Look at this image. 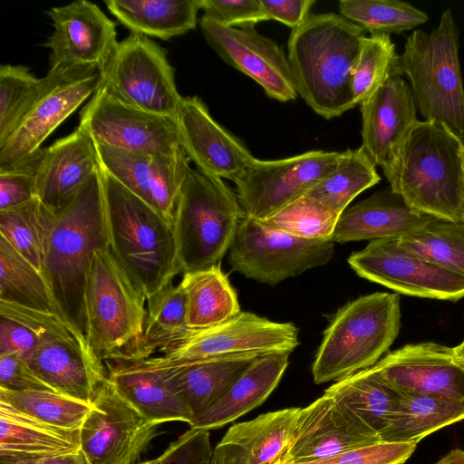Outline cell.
<instances>
[{
	"instance_id": "cell-47",
	"label": "cell",
	"mask_w": 464,
	"mask_h": 464,
	"mask_svg": "<svg viewBox=\"0 0 464 464\" xmlns=\"http://www.w3.org/2000/svg\"><path fill=\"white\" fill-rule=\"evenodd\" d=\"M412 442L377 441L333 457L294 464H404L416 449Z\"/></svg>"
},
{
	"instance_id": "cell-10",
	"label": "cell",
	"mask_w": 464,
	"mask_h": 464,
	"mask_svg": "<svg viewBox=\"0 0 464 464\" xmlns=\"http://www.w3.org/2000/svg\"><path fill=\"white\" fill-rule=\"evenodd\" d=\"M164 48L131 33L118 42L99 71V86L136 108L176 118L182 96Z\"/></svg>"
},
{
	"instance_id": "cell-4",
	"label": "cell",
	"mask_w": 464,
	"mask_h": 464,
	"mask_svg": "<svg viewBox=\"0 0 464 464\" xmlns=\"http://www.w3.org/2000/svg\"><path fill=\"white\" fill-rule=\"evenodd\" d=\"M463 147L445 126L418 121L384 176L412 209L464 221Z\"/></svg>"
},
{
	"instance_id": "cell-25",
	"label": "cell",
	"mask_w": 464,
	"mask_h": 464,
	"mask_svg": "<svg viewBox=\"0 0 464 464\" xmlns=\"http://www.w3.org/2000/svg\"><path fill=\"white\" fill-rule=\"evenodd\" d=\"M99 167L93 140L78 126L71 134L43 148L36 175V196L56 212Z\"/></svg>"
},
{
	"instance_id": "cell-17",
	"label": "cell",
	"mask_w": 464,
	"mask_h": 464,
	"mask_svg": "<svg viewBox=\"0 0 464 464\" xmlns=\"http://www.w3.org/2000/svg\"><path fill=\"white\" fill-rule=\"evenodd\" d=\"M201 33L227 63L258 83L266 94L285 102L297 96L287 55L273 40L255 27H228L203 14Z\"/></svg>"
},
{
	"instance_id": "cell-53",
	"label": "cell",
	"mask_w": 464,
	"mask_h": 464,
	"mask_svg": "<svg viewBox=\"0 0 464 464\" xmlns=\"http://www.w3.org/2000/svg\"><path fill=\"white\" fill-rule=\"evenodd\" d=\"M33 460L34 464H92L81 449L56 456L33 457Z\"/></svg>"
},
{
	"instance_id": "cell-19",
	"label": "cell",
	"mask_w": 464,
	"mask_h": 464,
	"mask_svg": "<svg viewBox=\"0 0 464 464\" xmlns=\"http://www.w3.org/2000/svg\"><path fill=\"white\" fill-rule=\"evenodd\" d=\"M380 441L351 410L327 393L300 408L292 439L276 464L319 460Z\"/></svg>"
},
{
	"instance_id": "cell-15",
	"label": "cell",
	"mask_w": 464,
	"mask_h": 464,
	"mask_svg": "<svg viewBox=\"0 0 464 464\" xmlns=\"http://www.w3.org/2000/svg\"><path fill=\"white\" fill-rule=\"evenodd\" d=\"M156 432L107 378L80 429L81 450L92 464H137Z\"/></svg>"
},
{
	"instance_id": "cell-8",
	"label": "cell",
	"mask_w": 464,
	"mask_h": 464,
	"mask_svg": "<svg viewBox=\"0 0 464 464\" xmlns=\"http://www.w3.org/2000/svg\"><path fill=\"white\" fill-rule=\"evenodd\" d=\"M244 217L237 194L223 179L190 168L173 221L181 272L192 273L220 263Z\"/></svg>"
},
{
	"instance_id": "cell-60",
	"label": "cell",
	"mask_w": 464,
	"mask_h": 464,
	"mask_svg": "<svg viewBox=\"0 0 464 464\" xmlns=\"http://www.w3.org/2000/svg\"><path fill=\"white\" fill-rule=\"evenodd\" d=\"M462 142H463V144H464V141H462ZM463 158H464V147H463Z\"/></svg>"
},
{
	"instance_id": "cell-31",
	"label": "cell",
	"mask_w": 464,
	"mask_h": 464,
	"mask_svg": "<svg viewBox=\"0 0 464 464\" xmlns=\"http://www.w3.org/2000/svg\"><path fill=\"white\" fill-rule=\"evenodd\" d=\"M109 12L131 33L167 40L194 29L199 0H105Z\"/></svg>"
},
{
	"instance_id": "cell-6",
	"label": "cell",
	"mask_w": 464,
	"mask_h": 464,
	"mask_svg": "<svg viewBox=\"0 0 464 464\" xmlns=\"http://www.w3.org/2000/svg\"><path fill=\"white\" fill-rule=\"evenodd\" d=\"M401 327L400 295L377 292L343 305L331 318L316 352V384L339 381L380 361Z\"/></svg>"
},
{
	"instance_id": "cell-38",
	"label": "cell",
	"mask_w": 464,
	"mask_h": 464,
	"mask_svg": "<svg viewBox=\"0 0 464 464\" xmlns=\"http://www.w3.org/2000/svg\"><path fill=\"white\" fill-rule=\"evenodd\" d=\"M54 218L55 212L34 198L0 210V236L42 273Z\"/></svg>"
},
{
	"instance_id": "cell-35",
	"label": "cell",
	"mask_w": 464,
	"mask_h": 464,
	"mask_svg": "<svg viewBox=\"0 0 464 464\" xmlns=\"http://www.w3.org/2000/svg\"><path fill=\"white\" fill-rule=\"evenodd\" d=\"M324 392L351 410L379 439L400 397L372 367L335 382Z\"/></svg>"
},
{
	"instance_id": "cell-11",
	"label": "cell",
	"mask_w": 464,
	"mask_h": 464,
	"mask_svg": "<svg viewBox=\"0 0 464 464\" xmlns=\"http://www.w3.org/2000/svg\"><path fill=\"white\" fill-rule=\"evenodd\" d=\"M334 252L333 240L297 237L245 215L229 247L228 262L233 271L276 285L326 265Z\"/></svg>"
},
{
	"instance_id": "cell-51",
	"label": "cell",
	"mask_w": 464,
	"mask_h": 464,
	"mask_svg": "<svg viewBox=\"0 0 464 464\" xmlns=\"http://www.w3.org/2000/svg\"><path fill=\"white\" fill-rule=\"evenodd\" d=\"M0 388L14 392H55L16 353L0 354Z\"/></svg>"
},
{
	"instance_id": "cell-18",
	"label": "cell",
	"mask_w": 464,
	"mask_h": 464,
	"mask_svg": "<svg viewBox=\"0 0 464 464\" xmlns=\"http://www.w3.org/2000/svg\"><path fill=\"white\" fill-rule=\"evenodd\" d=\"M102 169L173 224L190 160L173 154L140 153L95 144Z\"/></svg>"
},
{
	"instance_id": "cell-40",
	"label": "cell",
	"mask_w": 464,
	"mask_h": 464,
	"mask_svg": "<svg viewBox=\"0 0 464 464\" xmlns=\"http://www.w3.org/2000/svg\"><path fill=\"white\" fill-rule=\"evenodd\" d=\"M69 332L74 334L57 314L0 300V354L24 358L44 338Z\"/></svg>"
},
{
	"instance_id": "cell-27",
	"label": "cell",
	"mask_w": 464,
	"mask_h": 464,
	"mask_svg": "<svg viewBox=\"0 0 464 464\" xmlns=\"http://www.w3.org/2000/svg\"><path fill=\"white\" fill-rule=\"evenodd\" d=\"M433 218L412 209L389 186L348 207L338 219L332 240L347 243L399 238L420 229Z\"/></svg>"
},
{
	"instance_id": "cell-33",
	"label": "cell",
	"mask_w": 464,
	"mask_h": 464,
	"mask_svg": "<svg viewBox=\"0 0 464 464\" xmlns=\"http://www.w3.org/2000/svg\"><path fill=\"white\" fill-rule=\"evenodd\" d=\"M463 420L464 401L401 392L380 440L417 444L432 432Z\"/></svg>"
},
{
	"instance_id": "cell-3",
	"label": "cell",
	"mask_w": 464,
	"mask_h": 464,
	"mask_svg": "<svg viewBox=\"0 0 464 464\" xmlns=\"http://www.w3.org/2000/svg\"><path fill=\"white\" fill-rule=\"evenodd\" d=\"M100 170L108 246L148 302L181 272L173 224Z\"/></svg>"
},
{
	"instance_id": "cell-59",
	"label": "cell",
	"mask_w": 464,
	"mask_h": 464,
	"mask_svg": "<svg viewBox=\"0 0 464 464\" xmlns=\"http://www.w3.org/2000/svg\"><path fill=\"white\" fill-rule=\"evenodd\" d=\"M459 138H460V139H461V140H462L464 141V136H462V137H459Z\"/></svg>"
},
{
	"instance_id": "cell-42",
	"label": "cell",
	"mask_w": 464,
	"mask_h": 464,
	"mask_svg": "<svg viewBox=\"0 0 464 464\" xmlns=\"http://www.w3.org/2000/svg\"><path fill=\"white\" fill-rule=\"evenodd\" d=\"M397 239L404 249L464 275V221L435 218Z\"/></svg>"
},
{
	"instance_id": "cell-49",
	"label": "cell",
	"mask_w": 464,
	"mask_h": 464,
	"mask_svg": "<svg viewBox=\"0 0 464 464\" xmlns=\"http://www.w3.org/2000/svg\"><path fill=\"white\" fill-rule=\"evenodd\" d=\"M199 6L204 14L228 27H255L269 20L260 0H199Z\"/></svg>"
},
{
	"instance_id": "cell-1",
	"label": "cell",
	"mask_w": 464,
	"mask_h": 464,
	"mask_svg": "<svg viewBox=\"0 0 464 464\" xmlns=\"http://www.w3.org/2000/svg\"><path fill=\"white\" fill-rule=\"evenodd\" d=\"M108 246L100 167L55 212L42 274L60 317L84 343V291L92 255Z\"/></svg>"
},
{
	"instance_id": "cell-54",
	"label": "cell",
	"mask_w": 464,
	"mask_h": 464,
	"mask_svg": "<svg viewBox=\"0 0 464 464\" xmlns=\"http://www.w3.org/2000/svg\"><path fill=\"white\" fill-rule=\"evenodd\" d=\"M434 464H464V450H451Z\"/></svg>"
},
{
	"instance_id": "cell-30",
	"label": "cell",
	"mask_w": 464,
	"mask_h": 464,
	"mask_svg": "<svg viewBox=\"0 0 464 464\" xmlns=\"http://www.w3.org/2000/svg\"><path fill=\"white\" fill-rule=\"evenodd\" d=\"M257 357L211 359L169 366L141 362L160 371L168 387L195 417L211 407Z\"/></svg>"
},
{
	"instance_id": "cell-58",
	"label": "cell",
	"mask_w": 464,
	"mask_h": 464,
	"mask_svg": "<svg viewBox=\"0 0 464 464\" xmlns=\"http://www.w3.org/2000/svg\"><path fill=\"white\" fill-rule=\"evenodd\" d=\"M199 464H212V463H211V458H210V459H206L205 461H203V462H201V463H199Z\"/></svg>"
},
{
	"instance_id": "cell-48",
	"label": "cell",
	"mask_w": 464,
	"mask_h": 464,
	"mask_svg": "<svg viewBox=\"0 0 464 464\" xmlns=\"http://www.w3.org/2000/svg\"><path fill=\"white\" fill-rule=\"evenodd\" d=\"M43 148L18 165L0 170V210L23 205L36 196V175Z\"/></svg>"
},
{
	"instance_id": "cell-5",
	"label": "cell",
	"mask_w": 464,
	"mask_h": 464,
	"mask_svg": "<svg viewBox=\"0 0 464 464\" xmlns=\"http://www.w3.org/2000/svg\"><path fill=\"white\" fill-rule=\"evenodd\" d=\"M146 297L109 246L94 252L84 291L85 338L101 361H131L142 341Z\"/></svg>"
},
{
	"instance_id": "cell-39",
	"label": "cell",
	"mask_w": 464,
	"mask_h": 464,
	"mask_svg": "<svg viewBox=\"0 0 464 464\" xmlns=\"http://www.w3.org/2000/svg\"><path fill=\"white\" fill-rule=\"evenodd\" d=\"M0 300L60 316L43 274L2 236Z\"/></svg>"
},
{
	"instance_id": "cell-44",
	"label": "cell",
	"mask_w": 464,
	"mask_h": 464,
	"mask_svg": "<svg viewBox=\"0 0 464 464\" xmlns=\"http://www.w3.org/2000/svg\"><path fill=\"white\" fill-rule=\"evenodd\" d=\"M0 402L52 426L80 430L92 404L48 391L14 392L0 388Z\"/></svg>"
},
{
	"instance_id": "cell-52",
	"label": "cell",
	"mask_w": 464,
	"mask_h": 464,
	"mask_svg": "<svg viewBox=\"0 0 464 464\" xmlns=\"http://www.w3.org/2000/svg\"><path fill=\"white\" fill-rule=\"evenodd\" d=\"M269 19L282 23L292 30L301 26L309 17L314 0H260Z\"/></svg>"
},
{
	"instance_id": "cell-12",
	"label": "cell",
	"mask_w": 464,
	"mask_h": 464,
	"mask_svg": "<svg viewBox=\"0 0 464 464\" xmlns=\"http://www.w3.org/2000/svg\"><path fill=\"white\" fill-rule=\"evenodd\" d=\"M361 277L397 293L457 301L464 297V275L401 247L397 237L371 240L348 257Z\"/></svg>"
},
{
	"instance_id": "cell-32",
	"label": "cell",
	"mask_w": 464,
	"mask_h": 464,
	"mask_svg": "<svg viewBox=\"0 0 464 464\" xmlns=\"http://www.w3.org/2000/svg\"><path fill=\"white\" fill-rule=\"evenodd\" d=\"M80 449V430L49 425L0 402V454L40 458Z\"/></svg>"
},
{
	"instance_id": "cell-20",
	"label": "cell",
	"mask_w": 464,
	"mask_h": 464,
	"mask_svg": "<svg viewBox=\"0 0 464 464\" xmlns=\"http://www.w3.org/2000/svg\"><path fill=\"white\" fill-rule=\"evenodd\" d=\"M397 392L464 401V363L454 347L436 343L408 344L372 366Z\"/></svg>"
},
{
	"instance_id": "cell-36",
	"label": "cell",
	"mask_w": 464,
	"mask_h": 464,
	"mask_svg": "<svg viewBox=\"0 0 464 464\" xmlns=\"http://www.w3.org/2000/svg\"><path fill=\"white\" fill-rule=\"evenodd\" d=\"M69 72L49 70L44 78H37L24 65L0 66V145L35 103Z\"/></svg>"
},
{
	"instance_id": "cell-37",
	"label": "cell",
	"mask_w": 464,
	"mask_h": 464,
	"mask_svg": "<svg viewBox=\"0 0 464 464\" xmlns=\"http://www.w3.org/2000/svg\"><path fill=\"white\" fill-rule=\"evenodd\" d=\"M380 180L376 165L361 146L342 151L335 168L305 195L341 215L359 194Z\"/></svg>"
},
{
	"instance_id": "cell-50",
	"label": "cell",
	"mask_w": 464,
	"mask_h": 464,
	"mask_svg": "<svg viewBox=\"0 0 464 464\" xmlns=\"http://www.w3.org/2000/svg\"><path fill=\"white\" fill-rule=\"evenodd\" d=\"M209 431L189 429L159 456V464H199L212 457Z\"/></svg>"
},
{
	"instance_id": "cell-56",
	"label": "cell",
	"mask_w": 464,
	"mask_h": 464,
	"mask_svg": "<svg viewBox=\"0 0 464 464\" xmlns=\"http://www.w3.org/2000/svg\"><path fill=\"white\" fill-rule=\"evenodd\" d=\"M454 351L457 357L464 363V339L458 346L454 347Z\"/></svg>"
},
{
	"instance_id": "cell-14",
	"label": "cell",
	"mask_w": 464,
	"mask_h": 464,
	"mask_svg": "<svg viewBox=\"0 0 464 464\" xmlns=\"http://www.w3.org/2000/svg\"><path fill=\"white\" fill-rule=\"evenodd\" d=\"M342 152L310 150L276 160L256 159L235 182L248 218L265 220L305 195L337 165Z\"/></svg>"
},
{
	"instance_id": "cell-22",
	"label": "cell",
	"mask_w": 464,
	"mask_h": 464,
	"mask_svg": "<svg viewBox=\"0 0 464 464\" xmlns=\"http://www.w3.org/2000/svg\"><path fill=\"white\" fill-rule=\"evenodd\" d=\"M176 121L183 150L197 169L208 175L235 183L256 160L214 120L197 96L182 97Z\"/></svg>"
},
{
	"instance_id": "cell-21",
	"label": "cell",
	"mask_w": 464,
	"mask_h": 464,
	"mask_svg": "<svg viewBox=\"0 0 464 464\" xmlns=\"http://www.w3.org/2000/svg\"><path fill=\"white\" fill-rule=\"evenodd\" d=\"M100 74L84 68L64 74L32 108L11 136L0 145V170L26 160L48 136L96 92Z\"/></svg>"
},
{
	"instance_id": "cell-29",
	"label": "cell",
	"mask_w": 464,
	"mask_h": 464,
	"mask_svg": "<svg viewBox=\"0 0 464 464\" xmlns=\"http://www.w3.org/2000/svg\"><path fill=\"white\" fill-rule=\"evenodd\" d=\"M107 378L149 421L190 423L193 413L168 387L160 370L141 361H106Z\"/></svg>"
},
{
	"instance_id": "cell-45",
	"label": "cell",
	"mask_w": 464,
	"mask_h": 464,
	"mask_svg": "<svg viewBox=\"0 0 464 464\" xmlns=\"http://www.w3.org/2000/svg\"><path fill=\"white\" fill-rule=\"evenodd\" d=\"M398 54L390 34L364 36L352 72L351 89L355 105L371 95L396 69Z\"/></svg>"
},
{
	"instance_id": "cell-46",
	"label": "cell",
	"mask_w": 464,
	"mask_h": 464,
	"mask_svg": "<svg viewBox=\"0 0 464 464\" xmlns=\"http://www.w3.org/2000/svg\"><path fill=\"white\" fill-rule=\"evenodd\" d=\"M340 216L304 195L262 221L297 237L332 240Z\"/></svg>"
},
{
	"instance_id": "cell-26",
	"label": "cell",
	"mask_w": 464,
	"mask_h": 464,
	"mask_svg": "<svg viewBox=\"0 0 464 464\" xmlns=\"http://www.w3.org/2000/svg\"><path fill=\"white\" fill-rule=\"evenodd\" d=\"M300 408L260 414L232 425L212 451V464H276L294 432Z\"/></svg>"
},
{
	"instance_id": "cell-57",
	"label": "cell",
	"mask_w": 464,
	"mask_h": 464,
	"mask_svg": "<svg viewBox=\"0 0 464 464\" xmlns=\"http://www.w3.org/2000/svg\"><path fill=\"white\" fill-rule=\"evenodd\" d=\"M137 464H159V458H156V459H150V460H146L143 462H139Z\"/></svg>"
},
{
	"instance_id": "cell-16",
	"label": "cell",
	"mask_w": 464,
	"mask_h": 464,
	"mask_svg": "<svg viewBox=\"0 0 464 464\" xmlns=\"http://www.w3.org/2000/svg\"><path fill=\"white\" fill-rule=\"evenodd\" d=\"M53 26L44 45L51 71L102 70L115 46V23L96 5L77 0L46 11Z\"/></svg>"
},
{
	"instance_id": "cell-2",
	"label": "cell",
	"mask_w": 464,
	"mask_h": 464,
	"mask_svg": "<svg viewBox=\"0 0 464 464\" xmlns=\"http://www.w3.org/2000/svg\"><path fill=\"white\" fill-rule=\"evenodd\" d=\"M365 31L335 13L311 14L292 30L287 59L297 94L330 120L355 107L352 72Z\"/></svg>"
},
{
	"instance_id": "cell-9",
	"label": "cell",
	"mask_w": 464,
	"mask_h": 464,
	"mask_svg": "<svg viewBox=\"0 0 464 464\" xmlns=\"http://www.w3.org/2000/svg\"><path fill=\"white\" fill-rule=\"evenodd\" d=\"M298 329L292 323H278L250 312L199 331H191L140 361L151 366H169L190 362L262 356L292 353L298 345Z\"/></svg>"
},
{
	"instance_id": "cell-41",
	"label": "cell",
	"mask_w": 464,
	"mask_h": 464,
	"mask_svg": "<svg viewBox=\"0 0 464 464\" xmlns=\"http://www.w3.org/2000/svg\"><path fill=\"white\" fill-rule=\"evenodd\" d=\"M187 300L180 284H172L148 301L141 344L131 361L150 357L191 330L187 325Z\"/></svg>"
},
{
	"instance_id": "cell-34",
	"label": "cell",
	"mask_w": 464,
	"mask_h": 464,
	"mask_svg": "<svg viewBox=\"0 0 464 464\" xmlns=\"http://www.w3.org/2000/svg\"><path fill=\"white\" fill-rule=\"evenodd\" d=\"M179 284L186 295V320L191 331L221 324L241 313L237 292L220 263L183 274Z\"/></svg>"
},
{
	"instance_id": "cell-23",
	"label": "cell",
	"mask_w": 464,
	"mask_h": 464,
	"mask_svg": "<svg viewBox=\"0 0 464 464\" xmlns=\"http://www.w3.org/2000/svg\"><path fill=\"white\" fill-rule=\"evenodd\" d=\"M411 87L396 69L360 103L362 147L387 172L418 122Z\"/></svg>"
},
{
	"instance_id": "cell-13",
	"label": "cell",
	"mask_w": 464,
	"mask_h": 464,
	"mask_svg": "<svg viewBox=\"0 0 464 464\" xmlns=\"http://www.w3.org/2000/svg\"><path fill=\"white\" fill-rule=\"evenodd\" d=\"M80 116L79 126L97 145L161 154L182 148L176 118L125 103L99 84Z\"/></svg>"
},
{
	"instance_id": "cell-28",
	"label": "cell",
	"mask_w": 464,
	"mask_h": 464,
	"mask_svg": "<svg viewBox=\"0 0 464 464\" xmlns=\"http://www.w3.org/2000/svg\"><path fill=\"white\" fill-rule=\"evenodd\" d=\"M290 353L257 357L211 407L193 418L190 429H219L260 406L278 385Z\"/></svg>"
},
{
	"instance_id": "cell-7",
	"label": "cell",
	"mask_w": 464,
	"mask_h": 464,
	"mask_svg": "<svg viewBox=\"0 0 464 464\" xmlns=\"http://www.w3.org/2000/svg\"><path fill=\"white\" fill-rule=\"evenodd\" d=\"M459 28L452 12L444 10L430 34L413 31L398 55L397 69L411 82L416 108L425 121L464 136V85L459 59Z\"/></svg>"
},
{
	"instance_id": "cell-24",
	"label": "cell",
	"mask_w": 464,
	"mask_h": 464,
	"mask_svg": "<svg viewBox=\"0 0 464 464\" xmlns=\"http://www.w3.org/2000/svg\"><path fill=\"white\" fill-rule=\"evenodd\" d=\"M23 359L56 392L88 404L107 379L102 361L72 332L44 338Z\"/></svg>"
},
{
	"instance_id": "cell-55",
	"label": "cell",
	"mask_w": 464,
	"mask_h": 464,
	"mask_svg": "<svg viewBox=\"0 0 464 464\" xmlns=\"http://www.w3.org/2000/svg\"><path fill=\"white\" fill-rule=\"evenodd\" d=\"M0 464H34L33 457L0 454Z\"/></svg>"
},
{
	"instance_id": "cell-43",
	"label": "cell",
	"mask_w": 464,
	"mask_h": 464,
	"mask_svg": "<svg viewBox=\"0 0 464 464\" xmlns=\"http://www.w3.org/2000/svg\"><path fill=\"white\" fill-rule=\"evenodd\" d=\"M342 16L372 34H401L429 20L423 11L399 0H340Z\"/></svg>"
}]
</instances>
